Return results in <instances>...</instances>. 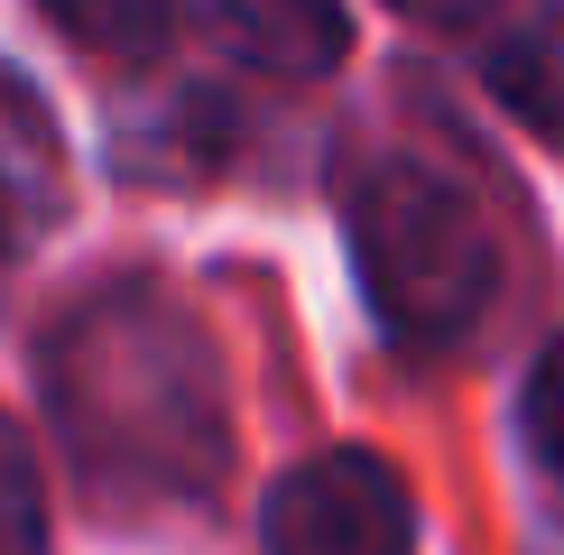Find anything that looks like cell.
Listing matches in <instances>:
<instances>
[{"instance_id":"3","label":"cell","mask_w":564,"mask_h":555,"mask_svg":"<svg viewBox=\"0 0 564 555\" xmlns=\"http://www.w3.org/2000/svg\"><path fill=\"white\" fill-rule=\"evenodd\" d=\"M260 537H269V555H416V509L380 454L334 445L269 491Z\"/></svg>"},{"instance_id":"2","label":"cell","mask_w":564,"mask_h":555,"mask_svg":"<svg viewBox=\"0 0 564 555\" xmlns=\"http://www.w3.org/2000/svg\"><path fill=\"white\" fill-rule=\"evenodd\" d=\"M351 260L398 342H454L490 306V231L454 176L416 157H361L343 185Z\"/></svg>"},{"instance_id":"4","label":"cell","mask_w":564,"mask_h":555,"mask_svg":"<svg viewBox=\"0 0 564 555\" xmlns=\"http://www.w3.org/2000/svg\"><path fill=\"white\" fill-rule=\"evenodd\" d=\"M65 214V139L19 75H0V269H19Z\"/></svg>"},{"instance_id":"5","label":"cell","mask_w":564,"mask_h":555,"mask_svg":"<svg viewBox=\"0 0 564 555\" xmlns=\"http://www.w3.org/2000/svg\"><path fill=\"white\" fill-rule=\"evenodd\" d=\"M214 37L250 75H288V84H315L324 65L343 56V19L334 10H223Z\"/></svg>"},{"instance_id":"9","label":"cell","mask_w":564,"mask_h":555,"mask_svg":"<svg viewBox=\"0 0 564 555\" xmlns=\"http://www.w3.org/2000/svg\"><path fill=\"white\" fill-rule=\"evenodd\" d=\"M528 454H536V472L564 491V342H546L528 370Z\"/></svg>"},{"instance_id":"8","label":"cell","mask_w":564,"mask_h":555,"mask_svg":"<svg viewBox=\"0 0 564 555\" xmlns=\"http://www.w3.org/2000/svg\"><path fill=\"white\" fill-rule=\"evenodd\" d=\"M56 29L84 37V46H102V56H158V46L176 37V19L167 10H84V0H65Z\"/></svg>"},{"instance_id":"6","label":"cell","mask_w":564,"mask_h":555,"mask_svg":"<svg viewBox=\"0 0 564 555\" xmlns=\"http://www.w3.org/2000/svg\"><path fill=\"white\" fill-rule=\"evenodd\" d=\"M490 92L536 139H564V19H519L490 37Z\"/></svg>"},{"instance_id":"7","label":"cell","mask_w":564,"mask_h":555,"mask_svg":"<svg viewBox=\"0 0 564 555\" xmlns=\"http://www.w3.org/2000/svg\"><path fill=\"white\" fill-rule=\"evenodd\" d=\"M0 555H46V472L10 416H0Z\"/></svg>"},{"instance_id":"1","label":"cell","mask_w":564,"mask_h":555,"mask_svg":"<svg viewBox=\"0 0 564 555\" xmlns=\"http://www.w3.org/2000/svg\"><path fill=\"white\" fill-rule=\"evenodd\" d=\"M75 472L121 509L204 500L231 463V399L204 324L167 287H93L37 352Z\"/></svg>"}]
</instances>
